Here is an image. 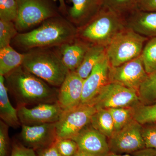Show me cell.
<instances>
[{"label":"cell","instance_id":"1","mask_svg":"<svg viewBox=\"0 0 156 156\" xmlns=\"http://www.w3.org/2000/svg\"><path fill=\"white\" fill-rule=\"evenodd\" d=\"M17 107L57 102L58 89L34 75L22 65L4 76Z\"/></svg>","mask_w":156,"mask_h":156},{"label":"cell","instance_id":"2","mask_svg":"<svg viewBox=\"0 0 156 156\" xmlns=\"http://www.w3.org/2000/svg\"><path fill=\"white\" fill-rule=\"evenodd\" d=\"M78 28L60 15L46 20L38 28L18 34L12 41L23 50L58 47L77 37Z\"/></svg>","mask_w":156,"mask_h":156},{"label":"cell","instance_id":"3","mask_svg":"<svg viewBox=\"0 0 156 156\" xmlns=\"http://www.w3.org/2000/svg\"><path fill=\"white\" fill-rule=\"evenodd\" d=\"M24 54L22 66L25 69L53 87L61 86L69 71L59 53L48 48H37Z\"/></svg>","mask_w":156,"mask_h":156},{"label":"cell","instance_id":"4","mask_svg":"<svg viewBox=\"0 0 156 156\" xmlns=\"http://www.w3.org/2000/svg\"><path fill=\"white\" fill-rule=\"evenodd\" d=\"M127 27L125 18L102 7L94 18L78 29V37L91 45L106 47Z\"/></svg>","mask_w":156,"mask_h":156},{"label":"cell","instance_id":"5","mask_svg":"<svg viewBox=\"0 0 156 156\" xmlns=\"http://www.w3.org/2000/svg\"><path fill=\"white\" fill-rule=\"evenodd\" d=\"M149 38L126 27L106 47V57L111 67H116L141 55Z\"/></svg>","mask_w":156,"mask_h":156},{"label":"cell","instance_id":"6","mask_svg":"<svg viewBox=\"0 0 156 156\" xmlns=\"http://www.w3.org/2000/svg\"><path fill=\"white\" fill-rule=\"evenodd\" d=\"M16 1L18 14L14 23L18 31H24L59 15L52 0Z\"/></svg>","mask_w":156,"mask_h":156},{"label":"cell","instance_id":"7","mask_svg":"<svg viewBox=\"0 0 156 156\" xmlns=\"http://www.w3.org/2000/svg\"><path fill=\"white\" fill-rule=\"evenodd\" d=\"M140 103L137 91L120 84L110 83L104 87L89 104L98 110L134 107Z\"/></svg>","mask_w":156,"mask_h":156},{"label":"cell","instance_id":"8","mask_svg":"<svg viewBox=\"0 0 156 156\" xmlns=\"http://www.w3.org/2000/svg\"><path fill=\"white\" fill-rule=\"evenodd\" d=\"M96 110L95 107L89 104H80L63 110L56 122L57 138L73 139L90 123Z\"/></svg>","mask_w":156,"mask_h":156},{"label":"cell","instance_id":"9","mask_svg":"<svg viewBox=\"0 0 156 156\" xmlns=\"http://www.w3.org/2000/svg\"><path fill=\"white\" fill-rule=\"evenodd\" d=\"M141 131L142 125L134 119L122 129L115 131L108 138L110 153L131 154L145 148Z\"/></svg>","mask_w":156,"mask_h":156},{"label":"cell","instance_id":"10","mask_svg":"<svg viewBox=\"0 0 156 156\" xmlns=\"http://www.w3.org/2000/svg\"><path fill=\"white\" fill-rule=\"evenodd\" d=\"M148 76L141 55L116 67H111L109 73L110 83L120 84L138 92Z\"/></svg>","mask_w":156,"mask_h":156},{"label":"cell","instance_id":"11","mask_svg":"<svg viewBox=\"0 0 156 156\" xmlns=\"http://www.w3.org/2000/svg\"><path fill=\"white\" fill-rule=\"evenodd\" d=\"M19 141L35 151L52 145L57 138L56 123L36 126L21 125Z\"/></svg>","mask_w":156,"mask_h":156},{"label":"cell","instance_id":"12","mask_svg":"<svg viewBox=\"0 0 156 156\" xmlns=\"http://www.w3.org/2000/svg\"><path fill=\"white\" fill-rule=\"evenodd\" d=\"M17 109L21 125L26 126L56 123L63 111L58 102L41 104L32 108L18 106Z\"/></svg>","mask_w":156,"mask_h":156},{"label":"cell","instance_id":"13","mask_svg":"<svg viewBox=\"0 0 156 156\" xmlns=\"http://www.w3.org/2000/svg\"><path fill=\"white\" fill-rule=\"evenodd\" d=\"M79 150L95 156H107L110 153L108 138L92 127L90 123L73 139Z\"/></svg>","mask_w":156,"mask_h":156},{"label":"cell","instance_id":"14","mask_svg":"<svg viewBox=\"0 0 156 156\" xmlns=\"http://www.w3.org/2000/svg\"><path fill=\"white\" fill-rule=\"evenodd\" d=\"M110 68V65L106 57L95 66L84 80L81 104L90 103L104 87L109 83Z\"/></svg>","mask_w":156,"mask_h":156},{"label":"cell","instance_id":"15","mask_svg":"<svg viewBox=\"0 0 156 156\" xmlns=\"http://www.w3.org/2000/svg\"><path fill=\"white\" fill-rule=\"evenodd\" d=\"M84 79L76 71H69L59 87L57 102L63 110L80 104Z\"/></svg>","mask_w":156,"mask_h":156},{"label":"cell","instance_id":"16","mask_svg":"<svg viewBox=\"0 0 156 156\" xmlns=\"http://www.w3.org/2000/svg\"><path fill=\"white\" fill-rule=\"evenodd\" d=\"M72 6L67 13V19L77 28L87 24L102 8L99 0H70Z\"/></svg>","mask_w":156,"mask_h":156},{"label":"cell","instance_id":"17","mask_svg":"<svg viewBox=\"0 0 156 156\" xmlns=\"http://www.w3.org/2000/svg\"><path fill=\"white\" fill-rule=\"evenodd\" d=\"M91 44L76 37L72 41L59 46L62 60L69 71H76L80 67Z\"/></svg>","mask_w":156,"mask_h":156},{"label":"cell","instance_id":"18","mask_svg":"<svg viewBox=\"0 0 156 156\" xmlns=\"http://www.w3.org/2000/svg\"><path fill=\"white\" fill-rule=\"evenodd\" d=\"M126 27L147 37H156V12L136 10L125 18Z\"/></svg>","mask_w":156,"mask_h":156},{"label":"cell","instance_id":"19","mask_svg":"<svg viewBox=\"0 0 156 156\" xmlns=\"http://www.w3.org/2000/svg\"><path fill=\"white\" fill-rule=\"evenodd\" d=\"M8 88L5 77L0 76V117L1 120L9 127L16 129L21 126L17 109L12 106L8 95Z\"/></svg>","mask_w":156,"mask_h":156},{"label":"cell","instance_id":"20","mask_svg":"<svg viewBox=\"0 0 156 156\" xmlns=\"http://www.w3.org/2000/svg\"><path fill=\"white\" fill-rule=\"evenodd\" d=\"M106 57L105 47L100 45H91L85 54L80 66L76 72L85 80L91 73L95 66Z\"/></svg>","mask_w":156,"mask_h":156},{"label":"cell","instance_id":"21","mask_svg":"<svg viewBox=\"0 0 156 156\" xmlns=\"http://www.w3.org/2000/svg\"><path fill=\"white\" fill-rule=\"evenodd\" d=\"M24 53H18L10 45L0 48V76H5L22 65Z\"/></svg>","mask_w":156,"mask_h":156},{"label":"cell","instance_id":"22","mask_svg":"<svg viewBox=\"0 0 156 156\" xmlns=\"http://www.w3.org/2000/svg\"><path fill=\"white\" fill-rule=\"evenodd\" d=\"M90 124L108 138L111 137L114 133L113 120L110 112L106 109L97 110L92 115Z\"/></svg>","mask_w":156,"mask_h":156},{"label":"cell","instance_id":"23","mask_svg":"<svg viewBox=\"0 0 156 156\" xmlns=\"http://www.w3.org/2000/svg\"><path fill=\"white\" fill-rule=\"evenodd\" d=\"M101 6L119 16L126 18L138 10L141 0H100Z\"/></svg>","mask_w":156,"mask_h":156},{"label":"cell","instance_id":"24","mask_svg":"<svg viewBox=\"0 0 156 156\" xmlns=\"http://www.w3.org/2000/svg\"><path fill=\"white\" fill-rule=\"evenodd\" d=\"M143 62L148 75L156 72V37L150 38L141 54Z\"/></svg>","mask_w":156,"mask_h":156},{"label":"cell","instance_id":"25","mask_svg":"<svg viewBox=\"0 0 156 156\" xmlns=\"http://www.w3.org/2000/svg\"><path fill=\"white\" fill-rule=\"evenodd\" d=\"M141 103L150 104L156 101V72L148 75L138 91Z\"/></svg>","mask_w":156,"mask_h":156},{"label":"cell","instance_id":"26","mask_svg":"<svg viewBox=\"0 0 156 156\" xmlns=\"http://www.w3.org/2000/svg\"><path fill=\"white\" fill-rule=\"evenodd\" d=\"M134 109V119L141 125L156 123V101L150 104L140 103Z\"/></svg>","mask_w":156,"mask_h":156},{"label":"cell","instance_id":"27","mask_svg":"<svg viewBox=\"0 0 156 156\" xmlns=\"http://www.w3.org/2000/svg\"><path fill=\"white\" fill-rule=\"evenodd\" d=\"M108 110L113 120L115 131L122 129L134 120V107L118 108Z\"/></svg>","mask_w":156,"mask_h":156},{"label":"cell","instance_id":"28","mask_svg":"<svg viewBox=\"0 0 156 156\" xmlns=\"http://www.w3.org/2000/svg\"><path fill=\"white\" fill-rule=\"evenodd\" d=\"M18 34L14 22L0 20V48L10 45Z\"/></svg>","mask_w":156,"mask_h":156},{"label":"cell","instance_id":"29","mask_svg":"<svg viewBox=\"0 0 156 156\" xmlns=\"http://www.w3.org/2000/svg\"><path fill=\"white\" fill-rule=\"evenodd\" d=\"M18 14L16 0H0V20L15 22Z\"/></svg>","mask_w":156,"mask_h":156},{"label":"cell","instance_id":"30","mask_svg":"<svg viewBox=\"0 0 156 156\" xmlns=\"http://www.w3.org/2000/svg\"><path fill=\"white\" fill-rule=\"evenodd\" d=\"M9 126L2 121L0 122V156H11L12 142L9 136Z\"/></svg>","mask_w":156,"mask_h":156},{"label":"cell","instance_id":"31","mask_svg":"<svg viewBox=\"0 0 156 156\" xmlns=\"http://www.w3.org/2000/svg\"><path fill=\"white\" fill-rule=\"evenodd\" d=\"M54 143L63 156H73L79 150L77 144L72 139L57 138Z\"/></svg>","mask_w":156,"mask_h":156},{"label":"cell","instance_id":"32","mask_svg":"<svg viewBox=\"0 0 156 156\" xmlns=\"http://www.w3.org/2000/svg\"><path fill=\"white\" fill-rule=\"evenodd\" d=\"M141 132L146 147L156 150V123L142 125Z\"/></svg>","mask_w":156,"mask_h":156},{"label":"cell","instance_id":"33","mask_svg":"<svg viewBox=\"0 0 156 156\" xmlns=\"http://www.w3.org/2000/svg\"><path fill=\"white\" fill-rule=\"evenodd\" d=\"M10 156H37L35 151L23 145L19 140H14L12 142V150Z\"/></svg>","mask_w":156,"mask_h":156},{"label":"cell","instance_id":"34","mask_svg":"<svg viewBox=\"0 0 156 156\" xmlns=\"http://www.w3.org/2000/svg\"><path fill=\"white\" fill-rule=\"evenodd\" d=\"M37 156H63L60 153L55 143L42 149L35 151Z\"/></svg>","mask_w":156,"mask_h":156},{"label":"cell","instance_id":"35","mask_svg":"<svg viewBox=\"0 0 156 156\" xmlns=\"http://www.w3.org/2000/svg\"><path fill=\"white\" fill-rule=\"evenodd\" d=\"M138 10L156 12V0H141Z\"/></svg>","mask_w":156,"mask_h":156},{"label":"cell","instance_id":"36","mask_svg":"<svg viewBox=\"0 0 156 156\" xmlns=\"http://www.w3.org/2000/svg\"><path fill=\"white\" fill-rule=\"evenodd\" d=\"M130 155L131 156H156V150L146 147Z\"/></svg>","mask_w":156,"mask_h":156},{"label":"cell","instance_id":"37","mask_svg":"<svg viewBox=\"0 0 156 156\" xmlns=\"http://www.w3.org/2000/svg\"><path fill=\"white\" fill-rule=\"evenodd\" d=\"M58 2L59 3V11L63 15H67L68 11L66 5L65 0H58Z\"/></svg>","mask_w":156,"mask_h":156},{"label":"cell","instance_id":"38","mask_svg":"<svg viewBox=\"0 0 156 156\" xmlns=\"http://www.w3.org/2000/svg\"><path fill=\"white\" fill-rule=\"evenodd\" d=\"M73 156H95L94 155H92L91 154H89V153H87V152H85L83 151H80L79 150Z\"/></svg>","mask_w":156,"mask_h":156},{"label":"cell","instance_id":"39","mask_svg":"<svg viewBox=\"0 0 156 156\" xmlns=\"http://www.w3.org/2000/svg\"><path fill=\"white\" fill-rule=\"evenodd\" d=\"M107 156H131V155L128 154H115L112 153H110Z\"/></svg>","mask_w":156,"mask_h":156},{"label":"cell","instance_id":"40","mask_svg":"<svg viewBox=\"0 0 156 156\" xmlns=\"http://www.w3.org/2000/svg\"><path fill=\"white\" fill-rule=\"evenodd\" d=\"M99 1H100V0H99ZM100 2H101V1H100Z\"/></svg>","mask_w":156,"mask_h":156}]
</instances>
